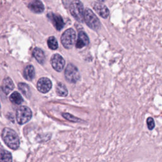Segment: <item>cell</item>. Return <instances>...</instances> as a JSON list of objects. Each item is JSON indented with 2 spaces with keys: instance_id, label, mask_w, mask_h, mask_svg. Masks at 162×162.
Returning a JSON list of instances; mask_svg holds the SVG:
<instances>
[{
  "instance_id": "19",
  "label": "cell",
  "mask_w": 162,
  "mask_h": 162,
  "mask_svg": "<svg viewBox=\"0 0 162 162\" xmlns=\"http://www.w3.org/2000/svg\"><path fill=\"white\" fill-rule=\"evenodd\" d=\"M19 89L21 91V92L23 93L25 96L27 98H29L30 96V90L27 84L25 83H19Z\"/></svg>"
},
{
  "instance_id": "21",
  "label": "cell",
  "mask_w": 162,
  "mask_h": 162,
  "mask_svg": "<svg viewBox=\"0 0 162 162\" xmlns=\"http://www.w3.org/2000/svg\"><path fill=\"white\" fill-rule=\"evenodd\" d=\"M63 117L66 119L67 120L71 121V122H81V120L78 119V118H76L75 117H74L73 115L69 114V113H63Z\"/></svg>"
},
{
  "instance_id": "13",
  "label": "cell",
  "mask_w": 162,
  "mask_h": 162,
  "mask_svg": "<svg viewBox=\"0 0 162 162\" xmlns=\"http://www.w3.org/2000/svg\"><path fill=\"white\" fill-rule=\"evenodd\" d=\"M13 89H14V84L12 80L9 78H5L3 80L2 84V89L3 92L6 95H8L9 94L11 91H12Z\"/></svg>"
},
{
  "instance_id": "12",
  "label": "cell",
  "mask_w": 162,
  "mask_h": 162,
  "mask_svg": "<svg viewBox=\"0 0 162 162\" xmlns=\"http://www.w3.org/2000/svg\"><path fill=\"white\" fill-rule=\"evenodd\" d=\"M94 9L98 14L103 19H106L109 16L110 12L108 8L101 3H96L94 5Z\"/></svg>"
},
{
  "instance_id": "1",
  "label": "cell",
  "mask_w": 162,
  "mask_h": 162,
  "mask_svg": "<svg viewBox=\"0 0 162 162\" xmlns=\"http://www.w3.org/2000/svg\"><path fill=\"white\" fill-rule=\"evenodd\" d=\"M2 139L10 148L17 150L19 147V137L13 130L10 128H5L2 132Z\"/></svg>"
},
{
  "instance_id": "9",
  "label": "cell",
  "mask_w": 162,
  "mask_h": 162,
  "mask_svg": "<svg viewBox=\"0 0 162 162\" xmlns=\"http://www.w3.org/2000/svg\"><path fill=\"white\" fill-rule=\"evenodd\" d=\"M27 6L29 9L36 13H42L44 10V5L40 0H29Z\"/></svg>"
},
{
  "instance_id": "24",
  "label": "cell",
  "mask_w": 162,
  "mask_h": 162,
  "mask_svg": "<svg viewBox=\"0 0 162 162\" xmlns=\"http://www.w3.org/2000/svg\"><path fill=\"white\" fill-rule=\"evenodd\" d=\"M98 1L99 2H103L105 1V0H98Z\"/></svg>"
},
{
  "instance_id": "22",
  "label": "cell",
  "mask_w": 162,
  "mask_h": 162,
  "mask_svg": "<svg viewBox=\"0 0 162 162\" xmlns=\"http://www.w3.org/2000/svg\"><path fill=\"white\" fill-rule=\"evenodd\" d=\"M146 122H147L148 127L150 130H153L154 129V127H155V122H154V120L153 118H151V117L148 118Z\"/></svg>"
},
{
  "instance_id": "20",
  "label": "cell",
  "mask_w": 162,
  "mask_h": 162,
  "mask_svg": "<svg viewBox=\"0 0 162 162\" xmlns=\"http://www.w3.org/2000/svg\"><path fill=\"white\" fill-rule=\"evenodd\" d=\"M48 47L52 50H55L58 48L57 40L56 38L53 36L49 37V39L48 40Z\"/></svg>"
},
{
  "instance_id": "18",
  "label": "cell",
  "mask_w": 162,
  "mask_h": 162,
  "mask_svg": "<svg viewBox=\"0 0 162 162\" xmlns=\"http://www.w3.org/2000/svg\"><path fill=\"white\" fill-rule=\"evenodd\" d=\"M57 93L58 96L65 97L68 95V90L65 86L62 83H58L56 88Z\"/></svg>"
},
{
  "instance_id": "5",
  "label": "cell",
  "mask_w": 162,
  "mask_h": 162,
  "mask_svg": "<svg viewBox=\"0 0 162 162\" xmlns=\"http://www.w3.org/2000/svg\"><path fill=\"white\" fill-rule=\"evenodd\" d=\"M76 34L73 29H68L63 33L61 37V42L64 48L71 49L75 43Z\"/></svg>"
},
{
  "instance_id": "15",
  "label": "cell",
  "mask_w": 162,
  "mask_h": 162,
  "mask_svg": "<svg viewBox=\"0 0 162 162\" xmlns=\"http://www.w3.org/2000/svg\"><path fill=\"white\" fill-rule=\"evenodd\" d=\"M33 55L34 57L36 58V60L41 64H43L45 61V55L44 51L39 48H36L33 52Z\"/></svg>"
},
{
  "instance_id": "2",
  "label": "cell",
  "mask_w": 162,
  "mask_h": 162,
  "mask_svg": "<svg viewBox=\"0 0 162 162\" xmlns=\"http://www.w3.org/2000/svg\"><path fill=\"white\" fill-rule=\"evenodd\" d=\"M71 15L78 21L82 22L84 20V6L79 0H74L70 5Z\"/></svg>"
},
{
  "instance_id": "8",
  "label": "cell",
  "mask_w": 162,
  "mask_h": 162,
  "mask_svg": "<svg viewBox=\"0 0 162 162\" xmlns=\"http://www.w3.org/2000/svg\"><path fill=\"white\" fill-rule=\"evenodd\" d=\"M52 87L51 81L46 78H42L39 79L37 84V88L41 93H46L50 91Z\"/></svg>"
},
{
  "instance_id": "14",
  "label": "cell",
  "mask_w": 162,
  "mask_h": 162,
  "mask_svg": "<svg viewBox=\"0 0 162 162\" xmlns=\"http://www.w3.org/2000/svg\"><path fill=\"white\" fill-rule=\"evenodd\" d=\"M24 76L26 80L31 81L35 76V70L33 65H27L24 71Z\"/></svg>"
},
{
  "instance_id": "10",
  "label": "cell",
  "mask_w": 162,
  "mask_h": 162,
  "mask_svg": "<svg viewBox=\"0 0 162 162\" xmlns=\"http://www.w3.org/2000/svg\"><path fill=\"white\" fill-rule=\"evenodd\" d=\"M48 17L50 19V20L52 22L53 26H55V27L58 30H60L63 29L65 25V23L64 22L62 17L60 16L59 15L51 13L48 15Z\"/></svg>"
},
{
  "instance_id": "23",
  "label": "cell",
  "mask_w": 162,
  "mask_h": 162,
  "mask_svg": "<svg viewBox=\"0 0 162 162\" xmlns=\"http://www.w3.org/2000/svg\"><path fill=\"white\" fill-rule=\"evenodd\" d=\"M70 2H71V0H63L64 4L65 6H67L69 5V3H70Z\"/></svg>"
},
{
  "instance_id": "25",
  "label": "cell",
  "mask_w": 162,
  "mask_h": 162,
  "mask_svg": "<svg viewBox=\"0 0 162 162\" xmlns=\"http://www.w3.org/2000/svg\"></svg>"
},
{
  "instance_id": "6",
  "label": "cell",
  "mask_w": 162,
  "mask_h": 162,
  "mask_svg": "<svg viewBox=\"0 0 162 162\" xmlns=\"http://www.w3.org/2000/svg\"><path fill=\"white\" fill-rule=\"evenodd\" d=\"M65 77L66 80L70 83H76L80 79V74L74 65L69 64L65 71Z\"/></svg>"
},
{
  "instance_id": "11",
  "label": "cell",
  "mask_w": 162,
  "mask_h": 162,
  "mask_svg": "<svg viewBox=\"0 0 162 162\" xmlns=\"http://www.w3.org/2000/svg\"><path fill=\"white\" fill-rule=\"evenodd\" d=\"M89 43V37L87 36V34L83 31H81L79 33L78 40L76 42V48L78 49L82 48L85 46H86Z\"/></svg>"
},
{
  "instance_id": "4",
  "label": "cell",
  "mask_w": 162,
  "mask_h": 162,
  "mask_svg": "<svg viewBox=\"0 0 162 162\" xmlns=\"http://www.w3.org/2000/svg\"><path fill=\"white\" fill-rule=\"evenodd\" d=\"M33 116L32 111L29 108L26 106H20L17 109L16 112V119L17 122L20 125L25 124L31 119Z\"/></svg>"
},
{
  "instance_id": "7",
  "label": "cell",
  "mask_w": 162,
  "mask_h": 162,
  "mask_svg": "<svg viewBox=\"0 0 162 162\" xmlns=\"http://www.w3.org/2000/svg\"><path fill=\"white\" fill-rule=\"evenodd\" d=\"M51 64L53 68L58 72H61L65 65L64 58L59 54L53 55L51 59Z\"/></svg>"
},
{
  "instance_id": "16",
  "label": "cell",
  "mask_w": 162,
  "mask_h": 162,
  "mask_svg": "<svg viewBox=\"0 0 162 162\" xmlns=\"http://www.w3.org/2000/svg\"><path fill=\"white\" fill-rule=\"evenodd\" d=\"M12 161V154L6 150L0 149V162H10Z\"/></svg>"
},
{
  "instance_id": "17",
  "label": "cell",
  "mask_w": 162,
  "mask_h": 162,
  "mask_svg": "<svg viewBox=\"0 0 162 162\" xmlns=\"http://www.w3.org/2000/svg\"><path fill=\"white\" fill-rule=\"evenodd\" d=\"M10 100L12 103L15 105H20L24 101L20 94L16 91L13 92L11 95V96H10Z\"/></svg>"
},
{
  "instance_id": "3",
  "label": "cell",
  "mask_w": 162,
  "mask_h": 162,
  "mask_svg": "<svg viewBox=\"0 0 162 162\" xmlns=\"http://www.w3.org/2000/svg\"><path fill=\"white\" fill-rule=\"evenodd\" d=\"M84 20L92 29L97 30L101 27V24L96 15L90 9H86L84 13Z\"/></svg>"
}]
</instances>
